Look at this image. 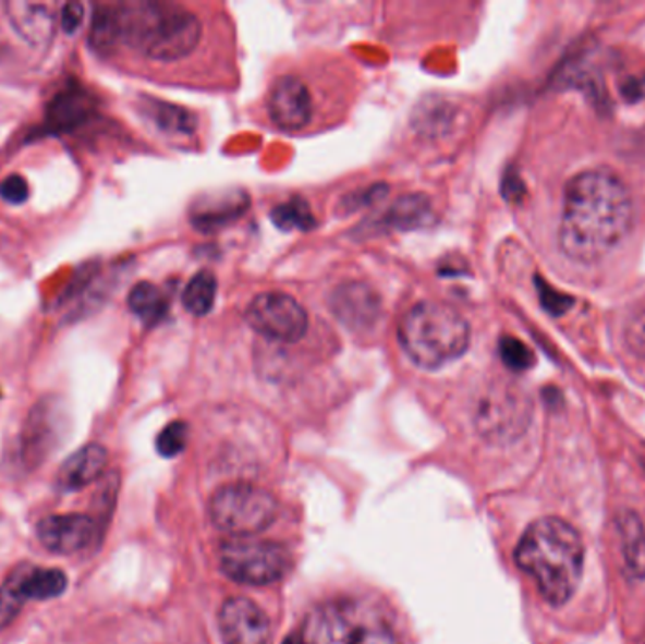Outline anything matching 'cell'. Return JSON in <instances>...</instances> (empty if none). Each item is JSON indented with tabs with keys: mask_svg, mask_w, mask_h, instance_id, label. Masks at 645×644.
Returning a JSON list of instances; mask_svg holds the SVG:
<instances>
[{
	"mask_svg": "<svg viewBox=\"0 0 645 644\" xmlns=\"http://www.w3.org/2000/svg\"><path fill=\"white\" fill-rule=\"evenodd\" d=\"M631 193L611 170H583L564 190L559 241L575 262L600 259L629 233Z\"/></svg>",
	"mask_w": 645,
	"mask_h": 644,
	"instance_id": "obj_1",
	"label": "cell"
},
{
	"mask_svg": "<svg viewBox=\"0 0 645 644\" xmlns=\"http://www.w3.org/2000/svg\"><path fill=\"white\" fill-rule=\"evenodd\" d=\"M515 563L536 582L549 605H564L582 582V535L561 518L536 520L526 527L515 548Z\"/></svg>",
	"mask_w": 645,
	"mask_h": 644,
	"instance_id": "obj_2",
	"label": "cell"
},
{
	"mask_svg": "<svg viewBox=\"0 0 645 644\" xmlns=\"http://www.w3.org/2000/svg\"><path fill=\"white\" fill-rule=\"evenodd\" d=\"M121 42L133 46L154 61H178L197 48L203 25L182 7L157 2L121 4Z\"/></svg>",
	"mask_w": 645,
	"mask_h": 644,
	"instance_id": "obj_3",
	"label": "cell"
},
{
	"mask_svg": "<svg viewBox=\"0 0 645 644\" xmlns=\"http://www.w3.org/2000/svg\"><path fill=\"white\" fill-rule=\"evenodd\" d=\"M399 340L417 367L436 370L466 354L471 326L453 306L423 301L400 319Z\"/></svg>",
	"mask_w": 645,
	"mask_h": 644,
	"instance_id": "obj_4",
	"label": "cell"
},
{
	"mask_svg": "<svg viewBox=\"0 0 645 644\" xmlns=\"http://www.w3.org/2000/svg\"><path fill=\"white\" fill-rule=\"evenodd\" d=\"M278 517V501L252 484H229L211 497L210 518L221 532L250 537L265 532Z\"/></svg>",
	"mask_w": 645,
	"mask_h": 644,
	"instance_id": "obj_5",
	"label": "cell"
},
{
	"mask_svg": "<svg viewBox=\"0 0 645 644\" xmlns=\"http://www.w3.org/2000/svg\"><path fill=\"white\" fill-rule=\"evenodd\" d=\"M219 566L231 581L267 586L281 581L291 569L288 550L268 540L236 538L219 546Z\"/></svg>",
	"mask_w": 645,
	"mask_h": 644,
	"instance_id": "obj_6",
	"label": "cell"
},
{
	"mask_svg": "<svg viewBox=\"0 0 645 644\" xmlns=\"http://www.w3.org/2000/svg\"><path fill=\"white\" fill-rule=\"evenodd\" d=\"M378 618L358 609L357 603L330 602L309 612L302 628L304 644H365Z\"/></svg>",
	"mask_w": 645,
	"mask_h": 644,
	"instance_id": "obj_7",
	"label": "cell"
},
{
	"mask_svg": "<svg viewBox=\"0 0 645 644\" xmlns=\"http://www.w3.org/2000/svg\"><path fill=\"white\" fill-rule=\"evenodd\" d=\"M69 579L59 569L17 567L0 586V630L20 617L25 603L48 602L64 594Z\"/></svg>",
	"mask_w": 645,
	"mask_h": 644,
	"instance_id": "obj_8",
	"label": "cell"
},
{
	"mask_svg": "<svg viewBox=\"0 0 645 644\" xmlns=\"http://www.w3.org/2000/svg\"><path fill=\"white\" fill-rule=\"evenodd\" d=\"M528 422L531 401L510 384H495L477 404V429L487 439H515L523 435Z\"/></svg>",
	"mask_w": 645,
	"mask_h": 644,
	"instance_id": "obj_9",
	"label": "cell"
},
{
	"mask_svg": "<svg viewBox=\"0 0 645 644\" xmlns=\"http://www.w3.org/2000/svg\"><path fill=\"white\" fill-rule=\"evenodd\" d=\"M246 321L257 333L276 342H299L308 331V314L304 306L280 291H267L253 299Z\"/></svg>",
	"mask_w": 645,
	"mask_h": 644,
	"instance_id": "obj_10",
	"label": "cell"
},
{
	"mask_svg": "<svg viewBox=\"0 0 645 644\" xmlns=\"http://www.w3.org/2000/svg\"><path fill=\"white\" fill-rule=\"evenodd\" d=\"M219 630L227 644H267L272 628L257 603L231 597L219 610Z\"/></svg>",
	"mask_w": 645,
	"mask_h": 644,
	"instance_id": "obj_11",
	"label": "cell"
},
{
	"mask_svg": "<svg viewBox=\"0 0 645 644\" xmlns=\"http://www.w3.org/2000/svg\"><path fill=\"white\" fill-rule=\"evenodd\" d=\"M268 113L283 131H301L314 113L312 93L296 76H281L273 82L268 95Z\"/></svg>",
	"mask_w": 645,
	"mask_h": 644,
	"instance_id": "obj_12",
	"label": "cell"
},
{
	"mask_svg": "<svg viewBox=\"0 0 645 644\" xmlns=\"http://www.w3.org/2000/svg\"><path fill=\"white\" fill-rule=\"evenodd\" d=\"M99 525L87 514H53L36 525V537L56 554H74L92 545Z\"/></svg>",
	"mask_w": 645,
	"mask_h": 644,
	"instance_id": "obj_13",
	"label": "cell"
},
{
	"mask_svg": "<svg viewBox=\"0 0 645 644\" xmlns=\"http://www.w3.org/2000/svg\"><path fill=\"white\" fill-rule=\"evenodd\" d=\"M330 311L351 331H368L381 318V301L366 283L345 282L332 291Z\"/></svg>",
	"mask_w": 645,
	"mask_h": 644,
	"instance_id": "obj_14",
	"label": "cell"
},
{
	"mask_svg": "<svg viewBox=\"0 0 645 644\" xmlns=\"http://www.w3.org/2000/svg\"><path fill=\"white\" fill-rule=\"evenodd\" d=\"M250 206V197L246 193L232 192L218 193V195H204L191 208V223L203 233H214L218 229L231 226L246 212Z\"/></svg>",
	"mask_w": 645,
	"mask_h": 644,
	"instance_id": "obj_15",
	"label": "cell"
},
{
	"mask_svg": "<svg viewBox=\"0 0 645 644\" xmlns=\"http://www.w3.org/2000/svg\"><path fill=\"white\" fill-rule=\"evenodd\" d=\"M57 424H59V414L51 411L48 403H42L31 412L22 442L23 463L28 469L40 465L56 448L57 437H59Z\"/></svg>",
	"mask_w": 645,
	"mask_h": 644,
	"instance_id": "obj_16",
	"label": "cell"
},
{
	"mask_svg": "<svg viewBox=\"0 0 645 644\" xmlns=\"http://www.w3.org/2000/svg\"><path fill=\"white\" fill-rule=\"evenodd\" d=\"M4 10L15 33L22 36L25 42L36 48H42L51 42V38L56 35V17L46 4L15 0V2H7Z\"/></svg>",
	"mask_w": 645,
	"mask_h": 644,
	"instance_id": "obj_17",
	"label": "cell"
},
{
	"mask_svg": "<svg viewBox=\"0 0 645 644\" xmlns=\"http://www.w3.org/2000/svg\"><path fill=\"white\" fill-rule=\"evenodd\" d=\"M108 465V450L97 442L85 445L72 453L57 471V488L63 491H80L100 478Z\"/></svg>",
	"mask_w": 645,
	"mask_h": 644,
	"instance_id": "obj_18",
	"label": "cell"
},
{
	"mask_svg": "<svg viewBox=\"0 0 645 644\" xmlns=\"http://www.w3.org/2000/svg\"><path fill=\"white\" fill-rule=\"evenodd\" d=\"M621 550L626 571L636 581L645 579V527L636 512L623 510L618 518Z\"/></svg>",
	"mask_w": 645,
	"mask_h": 644,
	"instance_id": "obj_19",
	"label": "cell"
},
{
	"mask_svg": "<svg viewBox=\"0 0 645 644\" xmlns=\"http://www.w3.org/2000/svg\"><path fill=\"white\" fill-rule=\"evenodd\" d=\"M433 216V206H430V198L422 193H414V195H404L394 203L386 216V223L399 231H414V229H422L428 226Z\"/></svg>",
	"mask_w": 645,
	"mask_h": 644,
	"instance_id": "obj_20",
	"label": "cell"
},
{
	"mask_svg": "<svg viewBox=\"0 0 645 644\" xmlns=\"http://www.w3.org/2000/svg\"><path fill=\"white\" fill-rule=\"evenodd\" d=\"M126 303L134 316H138L146 326L159 324L169 314V299L154 283H136L129 293Z\"/></svg>",
	"mask_w": 645,
	"mask_h": 644,
	"instance_id": "obj_21",
	"label": "cell"
},
{
	"mask_svg": "<svg viewBox=\"0 0 645 644\" xmlns=\"http://www.w3.org/2000/svg\"><path fill=\"white\" fill-rule=\"evenodd\" d=\"M144 112L157 127L174 133V135H191L197 127L195 113L187 108L175 107L162 100L144 99Z\"/></svg>",
	"mask_w": 645,
	"mask_h": 644,
	"instance_id": "obj_22",
	"label": "cell"
},
{
	"mask_svg": "<svg viewBox=\"0 0 645 644\" xmlns=\"http://www.w3.org/2000/svg\"><path fill=\"white\" fill-rule=\"evenodd\" d=\"M89 95L82 92L59 93L48 108V121L57 129L76 127L92 112Z\"/></svg>",
	"mask_w": 645,
	"mask_h": 644,
	"instance_id": "obj_23",
	"label": "cell"
},
{
	"mask_svg": "<svg viewBox=\"0 0 645 644\" xmlns=\"http://www.w3.org/2000/svg\"><path fill=\"white\" fill-rule=\"evenodd\" d=\"M216 295H218V280L210 270H200L185 285L182 303L190 314L203 318L206 314H210L216 305Z\"/></svg>",
	"mask_w": 645,
	"mask_h": 644,
	"instance_id": "obj_24",
	"label": "cell"
},
{
	"mask_svg": "<svg viewBox=\"0 0 645 644\" xmlns=\"http://www.w3.org/2000/svg\"><path fill=\"white\" fill-rule=\"evenodd\" d=\"M89 42L100 53L112 51L121 44L120 8L97 7L93 14L92 33Z\"/></svg>",
	"mask_w": 645,
	"mask_h": 644,
	"instance_id": "obj_25",
	"label": "cell"
},
{
	"mask_svg": "<svg viewBox=\"0 0 645 644\" xmlns=\"http://www.w3.org/2000/svg\"><path fill=\"white\" fill-rule=\"evenodd\" d=\"M270 220L273 226L281 229V231H309L316 227V218L312 214L306 201L295 197L272 208L270 212Z\"/></svg>",
	"mask_w": 645,
	"mask_h": 644,
	"instance_id": "obj_26",
	"label": "cell"
},
{
	"mask_svg": "<svg viewBox=\"0 0 645 644\" xmlns=\"http://www.w3.org/2000/svg\"><path fill=\"white\" fill-rule=\"evenodd\" d=\"M190 429L183 422H172L157 437V450L165 458H175L187 447Z\"/></svg>",
	"mask_w": 645,
	"mask_h": 644,
	"instance_id": "obj_27",
	"label": "cell"
},
{
	"mask_svg": "<svg viewBox=\"0 0 645 644\" xmlns=\"http://www.w3.org/2000/svg\"><path fill=\"white\" fill-rule=\"evenodd\" d=\"M500 357L506 363V367L518 370V373L533 367L534 363L533 352L521 340L513 339V337L500 339Z\"/></svg>",
	"mask_w": 645,
	"mask_h": 644,
	"instance_id": "obj_28",
	"label": "cell"
},
{
	"mask_svg": "<svg viewBox=\"0 0 645 644\" xmlns=\"http://www.w3.org/2000/svg\"><path fill=\"white\" fill-rule=\"evenodd\" d=\"M626 342L632 348V352L645 362V305L640 306L629 319Z\"/></svg>",
	"mask_w": 645,
	"mask_h": 644,
	"instance_id": "obj_29",
	"label": "cell"
},
{
	"mask_svg": "<svg viewBox=\"0 0 645 644\" xmlns=\"http://www.w3.org/2000/svg\"><path fill=\"white\" fill-rule=\"evenodd\" d=\"M0 198L8 205H23L28 198V184L20 174H12L0 182Z\"/></svg>",
	"mask_w": 645,
	"mask_h": 644,
	"instance_id": "obj_30",
	"label": "cell"
},
{
	"mask_svg": "<svg viewBox=\"0 0 645 644\" xmlns=\"http://www.w3.org/2000/svg\"><path fill=\"white\" fill-rule=\"evenodd\" d=\"M84 4L80 2H69L61 8V17H59V25L63 28L66 35L76 33L77 28L82 27L84 23Z\"/></svg>",
	"mask_w": 645,
	"mask_h": 644,
	"instance_id": "obj_31",
	"label": "cell"
},
{
	"mask_svg": "<svg viewBox=\"0 0 645 644\" xmlns=\"http://www.w3.org/2000/svg\"><path fill=\"white\" fill-rule=\"evenodd\" d=\"M283 644H304L302 643L301 635H293V637L285 639V643Z\"/></svg>",
	"mask_w": 645,
	"mask_h": 644,
	"instance_id": "obj_32",
	"label": "cell"
},
{
	"mask_svg": "<svg viewBox=\"0 0 645 644\" xmlns=\"http://www.w3.org/2000/svg\"><path fill=\"white\" fill-rule=\"evenodd\" d=\"M644 644H645V641H644Z\"/></svg>",
	"mask_w": 645,
	"mask_h": 644,
	"instance_id": "obj_33",
	"label": "cell"
}]
</instances>
